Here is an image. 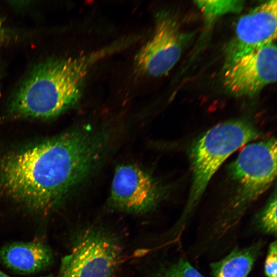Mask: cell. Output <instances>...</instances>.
Segmentation results:
<instances>
[{"instance_id":"cell-5","label":"cell","mask_w":277,"mask_h":277,"mask_svg":"<svg viewBox=\"0 0 277 277\" xmlns=\"http://www.w3.org/2000/svg\"><path fill=\"white\" fill-rule=\"evenodd\" d=\"M123 242L108 227L85 226L62 259L57 277H116L124 256Z\"/></svg>"},{"instance_id":"cell-13","label":"cell","mask_w":277,"mask_h":277,"mask_svg":"<svg viewBox=\"0 0 277 277\" xmlns=\"http://www.w3.org/2000/svg\"><path fill=\"white\" fill-rule=\"evenodd\" d=\"M154 277H205L186 258L180 257L162 266Z\"/></svg>"},{"instance_id":"cell-12","label":"cell","mask_w":277,"mask_h":277,"mask_svg":"<svg viewBox=\"0 0 277 277\" xmlns=\"http://www.w3.org/2000/svg\"><path fill=\"white\" fill-rule=\"evenodd\" d=\"M276 194L275 191L254 218V227L262 234L276 236Z\"/></svg>"},{"instance_id":"cell-16","label":"cell","mask_w":277,"mask_h":277,"mask_svg":"<svg viewBox=\"0 0 277 277\" xmlns=\"http://www.w3.org/2000/svg\"><path fill=\"white\" fill-rule=\"evenodd\" d=\"M4 34H5V32H4L3 25L2 24V22L1 19H0V42L2 41V39H3V37L4 36Z\"/></svg>"},{"instance_id":"cell-14","label":"cell","mask_w":277,"mask_h":277,"mask_svg":"<svg viewBox=\"0 0 277 277\" xmlns=\"http://www.w3.org/2000/svg\"><path fill=\"white\" fill-rule=\"evenodd\" d=\"M195 3L206 19L211 21L225 13L240 11L244 2L237 1H196Z\"/></svg>"},{"instance_id":"cell-17","label":"cell","mask_w":277,"mask_h":277,"mask_svg":"<svg viewBox=\"0 0 277 277\" xmlns=\"http://www.w3.org/2000/svg\"><path fill=\"white\" fill-rule=\"evenodd\" d=\"M0 277H10V276L0 270ZM41 277H54V276H52V275H48L41 276Z\"/></svg>"},{"instance_id":"cell-7","label":"cell","mask_w":277,"mask_h":277,"mask_svg":"<svg viewBox=\"0 0 277 277\" xmlns=\"http://www.w3.org/2000/svg\"><path fill=\"white\" fill-rule=\"evenodd\" d=\"M185 38L174 17L166 12L159 13L152 36L135 57L136 69L152 76L167 74L180 60Z\"/></svg>"},{"instance_id":"cell-6","label":"cell","mask_w":277,"mask_h":277,"mask_svg":"<svg viewBox=\"0 0 277 277\" xmlns=\"http://www.w3.org/2000/svg\"><path fill=\"white\" fill-rule=\"evenodd\" d=\"M167 190L150 171L132 164H121L115 169L107 205L113 211L143 215L155 209Z\"/></svg>"},{"instance_id":"cell-1","label":"cell","mask_w":277,"mask_h":277,"mask_svg":"<svg viewBox=\"0 0 277 277\" xmlns=\"http://www.w3.org/2000/svg\"><path fill=\"white\" fill-rule=\"evenodd\" d=\"M114 135L113 127L87 123L12 152L0 163V189L31 210L51 209L97 172Z\"/></svg>"},{"instance_id":"cell-9","label":"cell","mask_w":277,"mask_h":277,"mask_svg":"<svg viewBox=\"0 0 277 277\" xmlns=\"http://www.w3.org/2000/svg\"><path fill=\"white\" fill-rule=\"evenodd\" d=\"M277 1L261 4L242 16L226 50V63L274 43L276 37Z\"/></svg>"},{"instance_id":"cell-3","label":"cell","mask_w":277,"mask_h":277,"mask_svg":"<svg viewBox=\"0 0 277 277\" xmlns=\"http://www.w3.org/2000/svg\"><path fill=\"white\" fill-rule=\"evenodd\" d=\"M122 46L116 44L75 57L52 60L37 66L12 103V110L26 117L49 118L74 106L92 66Z\"/></svg>"},{"instance_id":"cell-15","label":"cell","mask_w":277,"mask_h":277,"mask_svg":"<svg viewBox=\"0 0 277 277\" xmlns=\"http://www.w3.org/2000/svg\"><path fill=\"white\" fill-rule=\"evenodd\" d=\"M264 274L266 277H277V245L275 240L268 247L264 266Z\"/></svg>"},{"instance_id":"cell-10","label":"cell","mask_w":277,"mask_h":277,"mask_svg":"<svg viewBox=\"0 0 277 277\" xmlns=\"http://www.w3.org/2000/svg\"><path fill=\"white\" fill-rule=\"evenodd\" d=\"M53 261L50 247L39 240L13 242L0 249V262L19 273L32 274L43 271Z\"/></svg>"},{"instance_id":"cell-8","label":"cell","mask_w":277,"mask_h":277,"mask_svg":"<svg viewBox=\"0 0 277 277\" xmlns=\"http://www.w3.org/2000/svg\"><path fill=\"white\" fill-rule=\"evenodd\" d=\"M276 53L273 43L225 64L226 89L236 96H252L276 82Z\"/></svg>"},{"instance_id":"cell-4","label":"cell","mask_w":277,"mask_h":277,"mask_svg":"<svg viewBox=\"0 0 277 277\" xmlns=\"http://www.w3.org/2000/svg\"><path fill=\"white\" fill-rule=\"evenodd\" d=\"M259 136V131L252 123L234 119L215 125L195 141L190 151L191 186L183 212L170 230L174 238H183L209 181L225 161Z\"/></svg>"},{"instance_id":"cell-11","label":"cell","mask_w":277,"mask_h":277,"mask_svg":"<svg viewBox=\"0 0 277 277\" xmlns=\"http://www.w3.org/2000/svg\"><path fill=\"white\" fill-rule=\"evenodd\" d=\"M265 244L259 239L246 247H233L223 258L210 264L212 276L248 277Z\"/></svg>"},{"instance_id":"cell-2","label":"cell","mask_w":277,"mask_h":277,"mask_svg":"<svg viewBox=\"0 0 277 277\" xmlns=\"http://www.w3.org/2000/svg\"><path fill=\"white\" fill-rule=\"evenodd\" d=\"M228 171L233 184V193L196 229L195 245L209 256L221 255L232 248L246 212L274 181L276 138L247 145L229 164Z\"/></svg>"}]
</instances>
